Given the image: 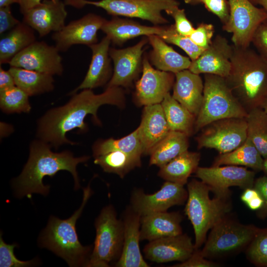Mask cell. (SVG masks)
Segmentation results:
<instances>
[{
	"label": "cell",
	"instance_id": "53",
	"mask_svg": "<svg viewBox=\"0 0 267 267\" xmlns=\"http://www.w3.org/2000/svg\"><path fill=\"white\" fill-rule=\"evenodd\" d=\"M18 3V0H0V7L10 6L12 4Z\"/></svg>",
	"mask_w": 267,
	"mask_h": 267
},
{
	"label": "cell",
	"instance_id": "24",
	"mask_svg": "<svg viewBox=\"0 0 267 267\" xmlns=\"http://www.w3.org/2000/svg\"><path fill=\"white\" fill-rule=\"evenodd\" d=\"M179 212H160L141 216L140 241H149L182 233Z\"/></svg>",
	"mask_w": 267,
	"mask_h": 267
},
{
	"label": "cell",
	"instance_id": "7",
	"mask_svg": "<svg viewBox=\"0 0 267 267\" xmlns=\"http://www.w3.org/2000/svg\"><path fill=\"white\" fill-rule=\"evenodd\" d=\"M259 229L254 224H243L228 215L210 229L200 252L208 259L239 252L246 249Z\"/></svg>",
	"mask_w": 267,
	"mask_h": 267
},
{
	"label": "cell",
	"instance_id": "56",
	"mask_svg": "<svg viewBox=\"0 0 267 267\" xmlns=\"http://www.w3.org/2000/svg\"><path fill=\"white\" fill-rule=\"evenodd\" d=\"M262 171L267 175V158L264 159Z\"/></svg>",
	"mask_w": 267,
	"mask_h": 267
},
{
	"label": "cell",
	"instance_id": "20",
	"mask_svg": "<svg viewBox=\"0 0 267 267\" xmlns=\"http://www.w3.org/2000/svg\"><path fill=\"white\" fill-rule=\"evenodd\" d=\"M195 249L191 238L182 233L149 241L143 252L147 259L162 263L184 262L191 256Z\"/></svg>",
	"mask_w": 267,
	"mask_h": 267
},
{
	"label": "cell",
	"instance_id": "3",
	"mask_svg": "<svg viewBox=\"0 0 267 267\" xmlns=\"http://www.w3.org/2000/svg\"><path fill=\"white\" fill-rule=\"evenodd\" d=\"M233 45L226 82L248 112L262 107L267 98V62L255 50Z\"/></svg>",
	"mask_w": 267,
	"mask_h": 267
},
{
	"label": "cell",
	"instance_id": "50",
	"mask_svg": "<svg viewBox=\"0 0 267 267\" xmlns=\"http://www.w3.org/2000/svg\"><path fill=\"white\" fill-rule=\"evenodd\" d=\"M260 194L254 187L247 188L244 189L243 192L241 195V200L245 204L251 201L254 197L259 195Z\"/></svg>",
	"mask_w": 267,
	"mask_h": 267
},
{
	"label": "cell",
	"instance_id": "26",
	"mask_svg": "<svg viewBox=\"0 0 267 267\" xmlns=\"http://www.w3.org/2000/svg\"><path fill=\"white\" fill-rule=\"evenodd\" d=\"M146 37L152 48L148 55L151 65L161 71L174 74L188 69L191 63L189 57L175 51L158 35H151Z\"/></svg>",
	"mask_w": 267,
	"mask_h": 267
},
{
	"label": "cell",
	"instance_id": "35",
	"mask_svg": "<svg viewBox=\"0 0 267 267\" xmlns=\"http://www.w3.org/2000/svg\"><path fill=\"white\" fill-rule=\"evenodd\" d=\"M113 151H120L141 157L143 154V150L137 128L130 134L120 139L110 138L98 141L92 147L94 157Z\"/></svg>",
	"mask_w": 267,
	"mask_h": 267
},
{
	"label": "cell",
	"instance_id": "47",
	"mask_svg": "<svg viewBox=\"0 0 267 267\" xmlns=\"http://www.w3.org/2000/svg\"><path fill=\"white\" fill-rule=\"evenodd\" d=\"M253 187L257 190L264 200L262 208L257 211V216L260 219H265L267 217V176L256 179Z\"/></svg>",
	"mask_w": 267,
	"mask_h": 267
},
{
	"label": "cell",
	"instance_id": "16",
	"mask_svg": "<svg viewBox=\"0 0 267 267\" xmlns=\"http://www.w3.org/2000/svg\"><path fill=\"white\" fill-rule=\"evenodd\" d=\"M106 20L100 15L89 13L71 21L60 31L53 33L51 38L59 51H66L75 44L89 46L98 43L97 32Z\"/></svg>",
	"mask_w": 267,
	"mask_h": 267
},
{
	"label": "cell",
	"instance_id": "18",
	"mask_svg": "<svg viewBox=\"0 0 267 267\" xmlns=\"http://www.w3.org/2000/svg\"><path fill=\"white\" fill-rule=\"evenodd\" d=\"M195 173L201 181L218 190H226L231 186L244 189L253 187L255 181L254 171L235 165L198 167Z\"/></svg>",
	"mask_w": 267,
	"mask_h": 267
},
{
	"label": "cell",
	"instance_id": "51",
	"mask_svg": "<svg viewBox=\"0 0 267 267\" xmlns=\"http://www.w3.org/2000/svg\"><path fill=\"white\" fill-rule=\"evenodd\" d=\"M264 204V200L259 194L254 197L246 205L252 210L258 211L260 209Z\"/></svg>",
	"mask_w": 267,
	"mask_h": 267
},
{
	"label": "cell",
	"instance_id": "41",
	"mask_svg": "<svg viewBox=\"0 0 267 267\" xmlns=\"http://www.w3.org/2000/svg\"><path fill=\"white\" fill-rule=\"evenodd\" d=\"M214 33V25L202 23L194 29L189 37L196 45L205 49L211 44Z\"/></svg>",
	"mask_w": 267,
	"mask_h": 267
},
{
	"label": "cell",
	"instance_id": "38",
	"mask_svg": "<svg viewBox=\"0 0 267 267\" xmlns=\"http://www.w3.org/2000/svg\"><path fill=\"white\" fill-rule=\"evenodd\" d=\"M159 36L167 43L176 45L188 55L191 61L196 59L205 50L196 45L189 37L178 33L174 25L163 26Z\"/></svg>",
	"mask_w": 267,
	"mask_h": 267
},
{
	"label": "cell",
	"instance_id": "57",
	"mask_svg": "<svg viewBox=\"0 0 267 267\" xmlns=\"http://www.w3.org/2000/svg\"><path fill=\"white\" fill-rule=\"evenodd\" d=\"M262 108L264 109V110L265 111L266 114H267V98L264 102L263 104L262 105Z\"/></svg>",
	"mask_w": 267,
	"mask_h": 267
},
{
	"label": "cell",
	"instance_id": "21",
	"mask_svg": "<svg viewBox=\"0 0 267 267\" xmlns=\"http://www.w3.org/2000/svg\"><path fill=\"white\" fill-rule=\"evenodd\" d=\"M111 43L109 38L105 36L99 43L89 46L92 56L89 69L82 82L70 95L79 90L92 89L108 84L113 74L112 60L109 55Z\"/></svg>",
	"mask_w": 267,
	"mask_h": 267
},
{
	"label": "cell",
	"instance_id": "11",
	"mask_svg": "<svg viewBox=\"0 0 267 267\" xmlns=\"http://www.w3.org/2000/svg\"><path fill=\"white\" fill-rule=\"evenodd\" d=\"M229 17L222 29L232 34L233 45L247 47L259 25L267 18V11L250 0H228Z\"/></svg>",
	"mask_w": 267,
	"mask_h": 267
},
{
	"label": "cell",
	"instance_id": "27",
	"mask_svg": "<svg viewBox=\"0 0 267 267\" xmlns=\"http://www.w3.org/2000/svg\"><path fill=\"white\" fill-rule=\"evenodd\" d=\"M163 26H148L141 25L132 19L114 16L106 20L101 30L114 44L121 45L129 40L140 36H159Z\"/></svg>",
	"mask_w": 267,
	"mask_h": 267
},
{
	"label": "cell",
	"instance_id": "15",
	"mask_svg": "<svg viewBox=\"0 0 267 267\" xmlns=\"http://www.w3.org/2000/svg\"><path fill=\"white\" fill-rule=\"evenodd\" d=\"M175 81L174 73L155 69L144 53L142 75L135 84L134 96L140 105L161 103Z\"/></svg>",
	"mask_w": 267,
	"mask_h": 267
},
{
	"label": "cell",
	"instance_id": "54",
	"mask_svg": "<svg viewBox=\"0 0 267 267\" xmlns=\"http://www.w3.org/2000/svg\"><path fill=\"white\" fill-rule=\"evenodd\" d=\"M252 3L262 6L267 11V0H250Z\"/></svg>",
	"mask_w": 267,
	"mask_h": 267
},
{
	"label": "cell",
	"instance_id": "31",
	"mask_svg": "<svg viewBox=\"0 0 267 267\" xmlns=\"http://www.w3.org/2000/svg\"><path fill=\"white\" fill-rule=\"evenodd\" d=\"M263 162L264 158L247 137L242 145L233 151L220 154L215 159L213 166L235 165L260 171L263 170Z\"/></svg>",
	"mask_w": 267,
	"mask_h": 267
},
{
	"label": "cell",
	"instance_id": "17",
	"mask_svg": "<svg viewBox=\"0 0 267 267\" xmlns=\"http://www.w3.org/2000/svg\"><path fill=\"white\" fill-rule=\"evenodd\" d=\"M233 45L225 37L217 35L209 46L195 60L191 61L188 69L199 74H212L226 78L229 74Z\"/></svg>",
	"mask_w": 267,
	"mask_h": 267
},
{
	"label": "cell",
	"instance_id": "39",
	"mask_svg": "<svg viewBox=\"0 0 267 267\" xmlns=\"http://www.w3.org/2000/svg\"><path fill=\"white\" fill-rule=\"evenodd\" d=\"M248 260L258 267H267V227L259 228L246 249Z\"/></svg>",
	"mask_w": 267,
	"mask_h": 267
},
{
	"label": "cell",
	"instance_id": "4",
	"mask_svg": "<svg viewBox=\"0 0 267 267\" xmlns=\"http://www.w3.org/2000/svg\"><path fill=\"white\" fill-rule=\"evenodd\" d=\"M213 189L214 194L211 198L212 187L203 181L193 179L187 184L184 211L194 229L195 249L205 243L208 231L229 215L232 208L229 189Z\"/></svg>",
	"mask_w": 267,
	"mask_h": 267
},
{
	"label": "cell",
	"instance_id": "52",
	"mask_svg": "<svg viewBox=\"0 0 267 267\" xmlns=\"http://www.w3.org/2000/svg\"><path fill=\"white\" fill-rule=\"evenodd\" d=\"M86 0H64L66 5H69L77 9H81L87 5Z\"/></svg>",
	"mask_w": 267,
	"mask_h": 267
},
{
	"label": "cell",
	"instance_id": "19",
	"mask_svg": "<svg viewBox=\"0 0 267 267\" xmlns=\"http://www.w3.org/2000/svg\"><path fill=\"white\" fill-rule=\"evenodd\" d=\"M66 6L62 0H44L23 15V22L36 31L40 37L58 32L65 26Z\"/></svg>",
	"mask_w": 267,
	"mask_h": 267
},
{
	"label": "cell",
	"instance_id": "28",
	"mask_svg": "<svg viewBox=\"0 0 267 267\" xmlns=\"http://www.w3.org/2000/svg\"><path fill=\"white\" fill-rule=\"evenodd\" d=\"M200 153L188 150L160 167L158 175L166 181L184 185L198 167Z\"/></svg>",
	"mask_w": 267,
	"mask_h": 267
},
{
	"label": "cell",
	"instance_id": "9",
	"mask_svg": "<svg viewBox=\"0 0 267 267\" xmlns=\"http://www.w3.org/2000/svg\"><path fill=\"white\" fill-rule=\"evenodd\" d=\"M86 3L101 8L113 16L138 18L155 26L169 22L162 15L163 11L168 14L179 5L177 0H86Z\"/></svg>",
	"mask_w": 267,
	"mask_h": 267
},
{
	"label": "cell",
	"instance_id": "44",
	"mask_svg": "<svg viewBox=\"0 0 267 267\" xmlns=\"http://www.w3.org/2000/svg\"><path fill=\"white\" fill-rule=\"evenodd\" d=\"M168 15L174 18L176 29L180 34L189 37L194 30L195 28L187 18L184 9L176 8Z\"/></svg>",
	"mask_w": 267,
	"mask_h": 267
},
{
	"label": "cell",
	"instance_id": "5",
	"mask_svg": "<svg viewBox=\"0 0 267 267\" xmlns=\"http://www.w3.org/2000/svg\"><path fill=\"white\" fill-rule=\"evenodd\" d=\"M91 194L89 185L84 189L81 206L72 216L66 220L50 217L39 238L41 247L48 249L63 259L70 267H85L91 254V246H84L81 244L76 223Z\"/></svg>",
	"mask_w": 267,
	"mask_h": 267
},
{
	"label": "cell",
	"instance_id": "10",
	"mask_svg": "<svg viewBox=\"0 0 267 267\" xmlns=\"http://www.w3.org/2000/svg\"><path fill=\"white\" fill-rule=\"evenodd\" d=\"M247 138L246 118H230L215 121L205 127L196 141L198 148H212L224 154L242 145Z\"/></svg>",
	"mask_w": 267,
	"mask_h": 267
},
{
	"label": "cell",
	"instance_id": "48",
	"mask_svg": "<svg viewBox=\"0 0 267 267\" xmlns=\"http://www.w3.org/2000/svg\"><path fill=\"white\" fill-rule=\"evenodd\" d=\"M14 80L9 70H5L0 67V91H2L14 87Z\"/></svg>",
	"mask_w": 267,
	"mask_h": 267
},
{
	"label": "cell",
	"instance_id": "8",
	"mask_svg": "<svg viewBox=\"0 0 267 267\" xmlns=\"http://www.w3.org/2000/svg\"><path fill=\"white\" fill-rule=\"evenodd\" d=\"M93 248L85 267H106L119 259L124 240L122 220L117 218L113 206L104 207L96 219ZM117 260V261H118Z\"/></svg>",
	"mask_w": 267,
	"mask_h": 267
},
{
	"label": "cell",
	"instance_id": "42",
	"mask_svg": "<svg viewBox=\"0 0 267 267\" xmlns=\"http://www.w3.org/2000/svg\"><path fill=\"white\" fill-rule=\"evenodd\" d=\"M251 44L259 54L267 62V18L257 28Z\"/></svg>",
	"mask_w": 267,
	"mask_h": 267
},
{
	"label": "cell",
	"instance_id": "40",
	"mask_svg": "<svg viewBox=\"0 0 267 267\" xmlns=\"http://www.w3.org/2000/svg\"><path fill=\"white\" fill-rule=\"evenodd\" d=\"M16 244H8L4 242L0 233V267H27L36 264L37 261H23L18 260L14 255V248Z\"/></svg>",
	"mask_w": 267,
	"mask_h": 267
},
{
	"label": "cell",
	"instance_id": "29",
	"mask_svg": "<svg viewBox=\"0 0 267 267\" xmlns=\"http://www.w3.org/2000/svg\"><path fill=\"white\" fill-rule=\"evenodd\" d=\"M36 39L34 30L21 22L0 39V65L8 64L16 55L35 42Z\"/></svg>",
	"mask_w": 267,
	"mask_h": 267
},
{
	"label": "cell",
	"instance_id": "55",
	"mask_svg": "<svg viewBox=\"0 0 267 267\" xmlns=\"http://www.w3.org/2000/svg\"><path fill=\"white\" fill-rule=\"evenodd\" d=\"M186 4L195 5L200 3H202L203 0H183Z\"/></svg>",
	"mask_w": 267,
	"mask_h": 267
},
{
	"label": "cell",
	"instance_id": "45",
	"mask_svg": "<svg viewBox=\"0 0 267 267\" xmlns=\"http://www.w3.org/2000/svg\"><path fill=\"white\" fill-rule=\"evenodd\" d=\"M218 264L209 261L201 254L200 250L195 249L191 256L186 261L175 265L174 267H215Z\"/></svg>",
	"mask_w": 267,
	"mask_h": 267
},
{
	"label": "cell",
	"instance_id": "2",
	"mask_svg": "<svg viewBox=\"0 0 267 267\" xmlns=\"http://www.w3.org/2000/svg\"><path fill=\"white\" fill-rule=\"evenodd\" d=\"M51 147L49 144L39 139L31 143L28 160L20 175L13 181L17 197L27 196L30 198L33 193L47 195L50 186L43 184V178L45 176L53 177L60 171L69 172L74 178L75 189H79L80 186L77 166L87 162L89 157H75L68 150L54 152Z\"/></svg>",
	"mask_w": 267,
	"mask_h": 267
},
{
	"label": "cell",
	"instance_id": "49",
	"mask_svg": "<svg viewBox=\"0 0 267 267\" xmlns=\"http://www.w3.org/2000/svg\"><path fill=\"white\" fill-rule=\"evenodd\" d=\"M42 2V0H18V4L22 15L30 9L36 7Z\"/></svg>",
	"mask_w": 267,
	"mask_h": 267
},
{
	"label": "cell",
	"instance_id": "14",
	"mask_svg": "<svg viewBox=\"0 0 267 267\" xmlns=\"http://www.w3.org/2000/svg\"><path fill=\"white\" fill-rule=\"evenodd\" d=\"M59 52L55 46L36 41L16 55L8 64L10 67L60 76L63 66Z\"/></svg>",
	"mask_w": 267,
	"mask_h": 267
},
{
	"label": "cell",
	"instance_id": "36",
	"mask_svg": "<svg viewBox=\"0 0 267 267\" xmlns=\"http://www.w3.org/2000/svg\"><path fill=\"white\" fill-rule=\"evenodd\" d=\"M246 119L247 137L264 159L267 158V114L262 107L256 108L248 112Z\"/></svg>",
	"mask_w": 267,
	"mask_h": 267
},
{
	"label": "cell",
	"instance_id": "37",
	"mask_svg": "<svg viewBox=\"0 0 267 267\" xmlns=\"http://www.w3.org/2000/svg\"><path fill=\"white\" fill-rule=\"evenodd\" d=\"M29 95L15 86L0 91V107L6 114L29 113L31 106Z\"/></svg>",
	"mask_w": 267,
	"mask_h": 267
},
{
	"label": "cell",
	"instance_id": "34",
	"mask_svg": "<svg viewBox=\"0 0 267 267\" xmlns=\"http://www.w3.org/2000/svg\"><path fill=\"white\" fill-rule=\"evenodd\" d=\"M94 163L106 173L123 178L128 173L141 165V157L113 151L94 157Z\"/></svg>",
	"mask_w": 267,
	"mask_h": 267
},
{
	"label": "cell",
	"instance_id": "22",
	"mask_svg": "<svg viewBox=\"0 0 267 267\" xmlns=\"http://www.w3.org/2000/svg\"><path fill=\"white\" fill-rule=\"evenodd\" d=\"M140 219L141 216L131 206L126 209L122 220L124 225L123 248L115 267H149L143 259L139 248Z\"/></svg>",
	"mask_w": 267,
	"mask_h": 267
},
{
	"label": "cell",
	"instance_id": "13",
	"mask_svg": "<svg viewBox=\"0 0 267 267\" xmlns=\"http://www.w3.org/2000/svg\"><path fill=\"white\" fill-rule=\"evenodd\" d=\"M148 43L146 37L130 47L122 49L110 48L109 55L114 67L112 77L106 88H127L132 86L142 71L144 47Z\"/></svg>",
	"mask_w": 267,
	"mask_h": 267
},
{
	"label": "cell",
	"instance_id": "30",
	"mask_svg": "<svg viewBox=\"0 0 267 267\" xmlns=\"http://www.w3.org/2000/svg\"><path fill=\"white\" fill-rule=\"evenodd\" d=\"M188 137L182 133L170 131L150 152L149 165L160 167L188 150Z\"/></svg>",
	"mask_w": 267,
	"mask_h": 267
},
{
	"label": "cell",
	"instance_id": "33",
	"mask_svg": "<svg viewBox=\"0 0 267 267\" xmlns=\"http://www.w3.org/2000/svg\"><path fill=\"white\" fill-rule=\"evenodd\" d=\"M13 77L15 85L29 96L52 91L54 88L53 75L10 67L8 69Z\"/></svg>",
	"mask_w": 267,
	"mask_h": 267
},
{
	"label": "cell",
	"instance_id": "32",
	"mask_svg": "<svg viewBox=\"0 0 267 267\" xmlns=\"http://www.w3.org/2000/svg\"><path fill=\"white\" fill-rule=\"evenodd\" d=\"M170 131L182 133L188 137L195 132L196 116L176 100L170 92L161 103Z\"/></svg>",
	"mask_w": 267,
	"mask_h": 267
},
{
	"label": "cell",
	"instance_id": "46",
	"mask_svg": "<svg viewBox=\"0 0 267 267\" xmlns=\"http://www.w3.org/2000/svg\"><path fill=\"white\" fill-rule=\"evenodd\" d=\"M21 22L11 12L10 6L0 7V34L9 32Z\"/></svg>",
	"mask_w": 267,
	"mask_h": 267
},
{
	"label": "cell",
	"instance_id": "6",
	"mask_svg": "<svg viewBox=\"0 0 267 267\" xmlns=\"http://www.w3.org/2000/svg\"><path fill=\"white\" fill-rule=\"evenodd\" d=\"M248 111L233 93L224 78L204 74L203 96L195 132L220 119L246 118Z\"/></svg>",
	"mask_w": 267,
	"mask_h": 267
},
{
	"label": "cell",
	"instance_id": "43",
	"mask_svg": "<svg viewBox=\"0 0 267 267\" xmlns=\"http://www.w3.org/2000/svg\"><path fill=\"white\" fill-rule=\"evenodd\" d=\"M202 3L210 12L216 15L223 25L229 17V6L227 0H203Z\"/></svg>",
	"mask_w": 267,
	"mask_h": 267
},
{
	"label": "cell",
	"instance_id": "23",
	"mask_svg": "<svg viewBox=\"0 0 267 267\" xmlns=\"http://www.w3.org/2000/svg\"><path fill=\"white\" fill-rule=\"evenodd\" d=\"M137 129L143 154H150L170 131L161 103L145 106Z\"/></svg>",
	"mask_w": 267,
	"mask_h": 267
},
{
	"label": "cell",
	"instance_id": "25",
	"mask_svg": "<svg viewBox=\"0 0 267 267\" xmlns=\"http://www.w3.org/2000/svg\"><path fill=\"white\" fill-rule=\"evenodd\" d=\"M175 74L173 97L196 117L203 96L204 83L201 77L189 69Z\"/></svg>",
	"mask_w": 267,
	"mask_h": 267
},
{
	"label": "cell",
	"instance_id": "12",
	"mask_svg": "<svg viewBox=\"0 0 267 267\" xmlns=\"http://www.w3.org/2000/svg\"><path fill=\"white\" fill-rule=\"evenodd\" d=\"M188 198L184 185L166 181L157 192L148 194L140 189L134 190L131 197V207L141 216L165 212L176 205H182Z\"/></svg>",
	"mask_w": 267,
	"mask_h": 267
},
{
	"label": "cell",
	"instance_id": "1",
	"mask_svg": "<svg viewBox=\"0 0 267 267\" xmlns=\"http://www.w3.org/2000/svg\"><path fill=\"white\" fill-rule=\"evenodd\" d=\"M72 95L65 105L48 110L38 121V138L55 149L64 144H76L67 138L66 134L77 128L81 132L86 131L85 119L88 115L91 114L94 122L100 125L97 111L101 106L110 104L122 108L125 105V92L120 87H107L98 94L91 89H84Z\"/></svg>",
	"mask_w": 267,
	"mask_h": 267
}]
</instances>
